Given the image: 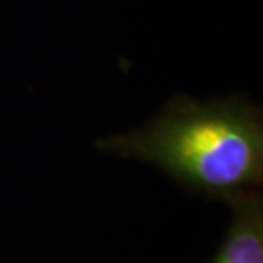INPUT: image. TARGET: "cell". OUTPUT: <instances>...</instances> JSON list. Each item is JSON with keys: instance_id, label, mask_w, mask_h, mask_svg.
Segmentation results:
<instances>
[{"instance_id": "cell-1", "label": "cell", "mask_w": 263, "mask_h": 263, "mask_svg": "<svg viewBox=\"0 0 263 263\" xmlns=\"http://www.w3.org/2000/svg\"><path fill=\"white\" fill-rule=\"evenodd\" d=\"M99 152L159 167L190 192L228 200L263 181V118L243 96L178 94L144 127L98 139Z\"/></svg>"}, {"instance_id": "cell-2", "label": "cell", "mask_w": 263, "mask_h": 263, "mask_svg": "<svg viewBox=\"0 0 263 263\" xmlns=\"http://www.w3.org/2000/svg\"><path fill=\"white\" fill-rule=\"evenodd\" d=\"M231 222L212 263H263V200L255 192L229 197Z\"/></svg>"}]
</instances>
